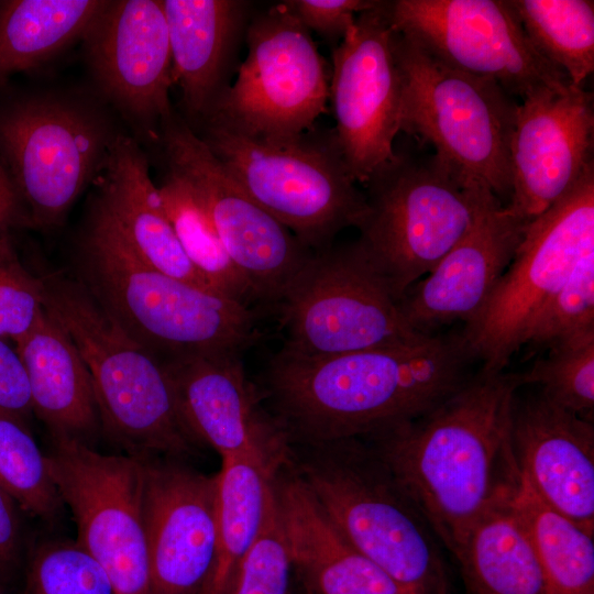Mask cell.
I'll return each mask as SVG.
<instances>
[{
    "instance_id": "cell-1",
    "label": "cell",
    "mask_w": 594,
    "mask_h": 594,
    "mask_svg": "<svg viewBox=\"0 0 594 594\" xmlns=\"http://www.w3.org/2000/svg\"><path fill=\"white\" fill-rule=\"evenodd\" d=\"M461 336L328 356L284 350L264 373V397L289 441L366 439L439 405L470 377Z\"/></svg>"
},
{
    "instance_id": "cell-35",
    "label": "cell",
    "mask_w": 594,
    "mask_h": 594,
    "mask_svg": "<svg viewBox=\"0 0 594 594\" xmlns=\"http://www.w3.org/2000/svg\"><path fill=\"white\" fill-rule=\"evenodd\" d=\"M24 594H116L101 565L77 541L52 540L34 551Z\"/></svg>"
},
{
    "instance_id": "cell-12",
    "label": "cell",
    "mask_w": 594,
    "mask_h": 594,
    "mask_svg": "<svg viewBox=\"0 0 594 594\" xmlns=\"http://www.w3.org/2000/svg\"><path fill=\"white\" fill-rule=\"evenodd\" d=\"M246 43L235 81L204 119L270 140L302 135L326 112L330 87L328 65L310 32L283 2L255 16Z\"/></svg>"
},
{
    "instance_id": "cell-6",
    "label": "cell",
    "mask_w": 594,
    "mask_h": 594,
    "mask_svg": "<svg viewBox=\"0 0 594 594\" xmlns=\"http://www.w3.org/2000/svg\"><path fill=\"white\" fill-rule=\"evenodd\" d=\"M201 140L245 193L311 251L332 244L346 228H358L367 201L355 186L333 134L304 133L270 140L219 120H202Z\"/></svg>"
},
{
    "instance_id": "cell-41",
    "label": "cell",
    "mask_w": 594,
    "mask_h": 594,
    "mask_svg": "<svg viewBox=\"0 0 594 594\" xmlns=\"http://www.w3.org/2000/svg\"><path fill=\"white\" fill-rule=\"evenodd\" d=\"M20 509L15 499L0 484V579L18 563L20 558L22 548Z\"/></svg>"
},
{
    "instance_id": "cell-5",
    "label": "cell",
    "mask_w": 594,
    "mask_h": 594,
    "mask_svg": "<svg viewBox=\"0 0 594 594\" xmlns=\"http://www.w3.org/2000/svg\"><path fill=\"white\" fill-rule=\"evenodd\" d=\"M316 448L297 472L340 532L419 594H450L437 538L373 448L346 439Z\"/></svg>"
},
{
    "instance_id": "cell-8",
    "label": "cell",
    "mask_w": 594,
    "mask_h": 594,
    "mask_svg": "<svg viewBox=\"0 0 594 594\" xmlns=\"http://www.w3.org/2000/svg\"><path fill=\"white\" fill-rule=\"evenodd\" d=\"M396 51L404 78L402 131L429 142L462 182L483 184L499 200L510 197L518 103L495 81L452 69L398 33Z\"/></svg>"
},
{
    "instance_id": "cell-2",
    "label": "cell",
    "mask_w": 594,
    "mask_h": 594,
    "mask_svg": "<svg viewBox=\"0 0 594 594\" xmlns=\"http://www.w3.org/2000/svg\"><path fill=\"white\" fill-rule=\"evenodd\" d=\"M518 373L482 369L425 415L363 439L453 554L519 480L512 443Z\"/></svg>"
},
{
    "instance_id": "cell-42",
    "label": "cell",
    "mask_w": 594,
    "mask_h": 594,
    "mask_svg": "<svg viewBox=\"0 0 594 594\" xmlns=\"http://www.w3.org/2000/svg\"><path fill=\"white\" fill-rule=\"evenodd\" d=\"M21 219H26L24 207L0 157V239L10 235L11 229Z\"/></svg>"
},
{
    "instance_id": "cell-13",
    "label": "cell",
    "mask_w": 594,
    "mask_h": 594,
    "mask_svg": "<svg viewBox=\"0 0 594 594\" xmlns=\"http://www.w3.org/2000/svg\"><path fill=\"white\" fill-rule=\"evenodd\" d=\"M51 476L77 526V542L107 573L116 594H148L142 459L52 439Z\"/></svg>"
},
{
    "instance_id": "cell-17",
    "label": "cell",
    "mask_w": 594,
    "mask_h": 594,
    "mask_svg": "<svg viewBox=\"0 0 594 594\" xmlns=\"http://www.w3.org/2000/svg\"><path fill=\"white\" fill-rule=\"evenodd\" d=\"M148 594H200L218 537L219 472L176 459H142Z\"/></svg>"
},
{
    "instance_id": "cell-23",
    "label": "cell",
    "mask_w": 594,
    "mask_h": 594,
    "mask_svg": "<svg viewBox=\"0 0 594 594\" xmlns=\"http://www.w3.org/2000/svg\"><path fill=\"white\" fill-rule=\"evenodd\" d=\"M94 183L86 223L111 237L144 264L216 293L186 255L136 141L119 133Z\"/></svg>"
},
{
    "instance_id": "cell-24",
    "label": "cell",
    "mask_w": 594,
    "mask_h": 594,
    "mask_svg": "<svg viewBox=\"0 0 594 594\" xmlns=\"http://www.w3.org/2000/svg\"><path fill=\"white\" fill-rule=\"evenodd\" d=\"M274 476L277 510L293 568L310 594H419L354 548L298 475Z\"/></svg>"
},
{
    "instance_id": "cell-15",
    "label": "cell",
    "mask_w": 594,
    "mask_h": 594,
    "mask_svg": "<svg viewBox=\"0 0 594 594\" xmlns=\"http://www.w3.org/2000/svg\"><path fill=\"white\" fill-rule=\"evenodd\" d=\"M396 40L382 1L356 16L332 53V134L355 183L365 185L396 156L404 100Z\"/></svg>"
},
{
    "instance_id": "cell-32",
    "label": "cell",
    "mask_w": 594,
    "mask_h": 594,
    "mask_svg": "<svg viewBox=\"0 0 594 594\" xmlns=\"http://www.w3.org/2000/svg\"><path fill=\"white\" fill-rule=\"evenodd\" d=\"M535 50L583 86L594 70L592 0H508Z\"/></svg>"
},
{
    "instance_id": "cell-18",
    "label": "cell",
    "mask_w": 594,
    "mask_h": 594,
    "mask_svg": "<svg viewBox=\"0 0 594 594\" xmlns=\"http://www.w3.org/2000/svg\"><path fill=\"white\" fill-rule=\"evenodd\" d=\"M593 95L583 86L540 89L517 106L508 208L525 222L560 200L593 165Z\"/></svg>"
},
{
    "instance_id": "cell-37",
    "label": "cell",
    "mask_w": 594,
    "mask_h": 594,
    "mask_svg": "<svg viewBox=\"0 0 594 594\" xmlns=\"http://www.w3.org/2000/svg\"><path fill=\"white\" fill-rule=\"evenodd\" d=\"M292 568L272 484L262 527L232 594H287Z\"/></svg>"
},
{
    "instance_id": "cell-44",
    "label": "cell",
    "mask_w": 594,
    "mask_h": 594,
    "mask_svg": "<svg viewBox=\"0 0 594 594\" xmlns=\"http://www.w3.org/2000/svg\"><path fill=\"white\" fill-rule=\"evenodd\" d=\"M305 594H310V593L306 592Z\"/></svg>"
},
{
    "instance_id": "cell-36",
    "label": "cell",
    "mask_w": 594,
    "mask_h": 594,
    "mask_svg": "<svg viewBox=\"0 0 594 594\" xmlns=\"http://www.w3.org/2000/svg\"><path fill=\"white\" fill-rule=\"evenodd\" d=\"M591 328H594V251L582 257L563 286L539 310L524 344L547 348Z\"/></svg>"
},
{
    "instance_id": "cell-10",
    "label": "cell",
    "mask_w": 594,
    "mask_h": 594,
    "mask_svg": "<svg viewBox=\"0 0 594 594\" xmlns=\"http://www.w3.org/2000/svg\"><path fill=\"white\" fill-rule=\"evenodd\" d=\"M276 306L285 331L282 350L297 355L344 354L431 336L405 321L358 241L312 251Z\"/></svg>"
},
{
    "instance_id": "cell-43",
    "label": "cell",
    "mask_w": 594,
    "mask_h": 594,
    "mask_svg": "<svg viewBox=\"0 0 594 594\" xmlns=\"http://www.w3.org/2000/svg\"><path fill=\"white\" fill-rule=\"evenodd\" d=\"M0 594H3L1 586H0Z\"/></svg>"
},
{
    "instance_id": "cell-16",
    "label": "cell",
    "mask_w": 594,
    "mask_h": 594,
    "mask_svg": "<svg viewBox=\"0 0 594 594\" xmlns=\"http://www.w3.org/2000/svg\"><path fill=\"white\" fill-rule=\"evenodd\" d=\"M161 128L167 167L201 199L254 299L277 305L312 251L245 193L185 121L173 114Z\"/></svg>"
},
{
    "instance_id": "cell-19",
    "label": "cell",
    "mask_w": 594,
    "mask_h": 594,
    "mask_svg": "<svg viewBox=\"0 0 594 594\" xmlns=\"http://www.w3.org/2000/svg\"><path fill=\"white\" fill-rule=\"evenodd\" d=\"M91 75L128 119L147 128L173 116L172 56L162 0L107 1L82 36Z\"/></svg>"
},
{
    "instance_id": "cell-31",
    "label": "cell",
    "mask_w": 594,
    "mask_h": 594,
    "mask_svg": "<svg viewBox=\"0 0 594 594\" xmlns=\"http://www.w3.org/2000/svg\"><path fill=\"white\" fill-rule=\"evenodd\" d=\"M157 186L167 218L193 265L218 294L248 305L253 293L229 257L201 199L191 185L167 167Z\"/></svg>"
},
{
    "instance_id": "cell-21",
    "label": "cell",
    "mask_w": 594,
    "mask_h": 594,
    "mask_svg": "<svg viewBox=\"0 0 594 594\" xmlns=\"http://www.w3.org/2000/svg\"><path fill=\"white\" fill-rule=\"evenodd\" d=\"M526 224L486 190L469 231L399 300L405 321L431 334V329L455 320H473L510 264Z\"/></svg>"
},
{
    "instance_id": "cell-11",
    "label": "cell",
    "mask_w": 594,
    "mask_h": 594,
    "mask_svg": "<svg viewBox=\"0 0 594 594\" xmlns=\"http://www.w3.org/2000/svg\"><path fill=\"white\" fill-rule=\"evenodd\" d=\"M594 251V164L547 211L529 221L515 255L479 315L460 334L486 371H504L543 305Z\"/></svg>"
},
{
    "instance_id": "cell-39",
    "label": "cell",
    "mask_w": 594,
    "mask_h": 594,
    "mask_svg": "<svg viewBox=\"0 0 594 594\" xmlns=\"http://www.w3.org/2000/svg\"><path fill=\"white\" fill-rule=\"evenodd\" d=\"M380 0H289L284 3L310 32L328 38L343 37L355 14L380 6Z\"/></svg>"
},
{
    "instance_id": "cell-20",
    "label": "cell",
    "mask_w": 594,
    "mask_h": 594,
    "mask_svg": "<svg viewBox=\"0 0 594 594\" xmlns=\"http://www.w3.org/2000/svg\"><path fill=\"white\" fill-rule=\"evenodd\" d=\"M240 354L191 355L164 361L180 418L199 446L224 460L289 462V440L262 407Z\"/></svg>"
},
{
    "instance_id": "cell-7",
    "label": "cell",
    "mask_w": 594,
    "mask_h": 594,
    "mask_svg": "<svg viewBox=\"0 0 594 594\" xmlns=\"http://www.w3.org/2000/svg\"><path fill=\"white\" fill-rule=\"evenodd\" d=\"M365 186L369 209L358 242L398 302L469 231L491 190L462 182L436 155L396 154Z\"/></svg>"
},
{
    "instance_id": "cell-4",
    "label": "cell",
    "mask_w": 594,
    "mask_h": 594,
    "mask_svg": "<svg viewBox=\"0 0 594 594\" xmlns=\"http://www.w3.org/2000/svg\"><path fill=\"white\" fill-rule=\"evenodd\" d=\"M78 279L130 336L163 361L240 354L260 338L242 302L166 275L85 226Z\"/></svg>"
},
{
    "instance_id": "cell-25",
    "label": "cell",
    "mask_w": 594,
    "mask_h": 594,
    "mask_svg": "<svg viewBox=\"0 0 594 594\" xmlns=\"http://www.w3.org/2000/svg\"><path fill=\"white\" fill-rule=\"evenodd\" d=\"M14 346L24 364L33 414L52 439L92 444L100 429L91 380L69 336L46 311Z\"/></svg>"
},
{
    "instance_id": "cell-30",
    "label": "cell",
    "mask_w": 594,
    "mask_h": 594,
    "mask_svg": "<svg viewBox=\"0 0 594 594\" xmlns=\"http://www.w3.org/2000/svg\"><path fill=\"white\" fill-rule=\"evenodd\" d=\"M510 502L538 556L547 594H594L593 536L541 502L521 473Z\"/></svg>"
},
{
    "instance_id": "cell-9",
    "label": "cell",
    "mask_w": 594,
    "mask_h": 594,
    "mask_svg": "<svg viewBox=\"0 0 594 594\" xmlns=\"http://www.w3.org/2000/svg\"><path fill=\"white\" fill-rule=\"evenodd\" d=\"M118 134L101 109L74 96L32 95L0 109V157L28 221L59 226Z\"/></svg>"
},
{
    "instance_id": "cell-28",
    "label": "cell",
    "mask_w": 594,
    "mask_h": 594,
    "mask_svg": "<svg viewBox=\"0 0 594 594\" xmlns=\"http://www.w3.org/2000/svg\"><path fill=\"white\" fill-rule=\"evenodd\" d=\"M283 466L261 458L222 461L216 551L200 594H232L262 527L274 476Z\"/></svg>"
},
{
    "instance_id": "cell-27",
    "label": "cell",
    "mask_w": 594,
    "mask_h": 594,
    "mask_svg": "<svg viewBox=\"0 0 594 594\" xmlns=\"http://www.w3.org/2000/svg\"><path fill=\"white\" fill-rule=\"evenodd\" d=\"M510 497L485 512L454 553L473 594H547L538 556Z\"/></svg>"
},
{
    "instance_id": "cell-3",
    "label": "cell",
    "mask_w": 594,
    "mask_h": 594,
    "mask_svg": "<svg viewBox=\"0 0 594 594\" xmlns=\"http://www.w3.org/2000/svg\"><path fill=\"white\" fill-rule=\"evenodd\" d=\"M45 309L90 375L100 429L136 459H176L199 444L185 427L165 362L130 336L79 282L43 276Z\"/></svg>"
},
{
    "instance_id": "cell-33",
    "label": "cell",
    "mask_w": 594,
    "mask_h": 594,
    "mask_svg": "<svg viewBox=\"0 0 594 594\" xmlns=\"http://www.w3.org/2000/svg\"><path fill=\"white\" fill-rule=\"evenodd\" d=\"M0 484L21 509L55 524L64 503L42 452L28 425L0 415Z\"/></svg>"
},
{
    "instance_id": "cell-14",
    "label": "cell",
    "mask_w": 594,
    "mask_h": 594,
    "mask_svg": "<svg viewBox=\"0 0 594 594\" xmlns=\"http://www.w3.org/2000/svg\"><path fill=\"white\" fill-rule=\"evenodd\" d=\"M393 29L443 65L521 99L568 77L532 46L508 0L386 1Z\"/></svg>"
},
{
    "instance_id": "cell-29",
    "label": "cell",
    "mask_w": 594,
    "mask_h": 594,
    "mask_svg": "<svg viewBox=\"0 0 594 594\" xmlns=\"http://www.w3.org/2000/svg\"><path fill=\"white\" fill-rule=\"evenodd\" d=\"M100 0H10L0 4V85L82 38L105 8Z\"/></svg>"
},
{
    "instance_id": "cell-26",
    "label": "cell",
    "mask_w": 594,
    "mask_h": 594,
    "mask_svg": "<svg viewBox=\"0 0 594 594\" xmlns=\"http://www.w3.org/2000/svg\"><path fill=\"white\" fill-rule=\"evenodd\" d=\"M172 80L186 111L202 120L224 89V73L246 15L239 0H162Z\"/></svg>"
},
{
    "instance_id": "cell-34",
    "label": "cell",
    "mask_w": 594,
    "mask_h": 594,
    "mask_svg": "<svg viewBox=\"0 0 594 594\" xmlns=\"http://www.w3.org/2000/svg\"><path fill=\"white\" fill-rule=\"evenodd\" d=\"M546 356L518 373L521 386L536 384L554 405L590 421L594 411V328L552 342Z\"/></svg>"
},
{
    "instance_id": "cell-22",
    "label": "cell",
    "mask_w": 594,
    "mask_h": 594,
    "mask_svg": "<svg viewBox=\"0 0 594 594\" xmlns=\"http://www.w3.org/2000/svg\"><path fill=\"white\" fill-rule=\"evenodd\" d=\"M512 443L521 475L554 512L594 536V427L540 392L512 413Z\"/></svg>"
},
{
    "instance_id": "cell-38",
    "label": "cell",
    "mask_w": 594,
    "mask_h": 594,
    "mask_svg": "<svg viewBox=\"0 0 594 594\" xmlns=\"http://www.w3.org/2000/svg\"><path fill=\"white\" fill-rule=\"evenodd\" d=\"M45 311L43 276L32 274L19 260L10 235L0 239V339L15 343Z\"/></svg>"
},
{
    "instance_id": "cell-40",
    "label": "cell",
    "mask_w": 594,
    "mask_h": 594,
    "mask_svg": "<svg viewBox=\"0 0 594 594\" xmlns=\"http://www.w3.org/2000/svg\"><path fill=\"white\" fill-rule=\"evenodd\" d=\"M0 415L29 426L32 398L24 364L15 349L0 339Z\"/></svg>"
}]
</instances>
